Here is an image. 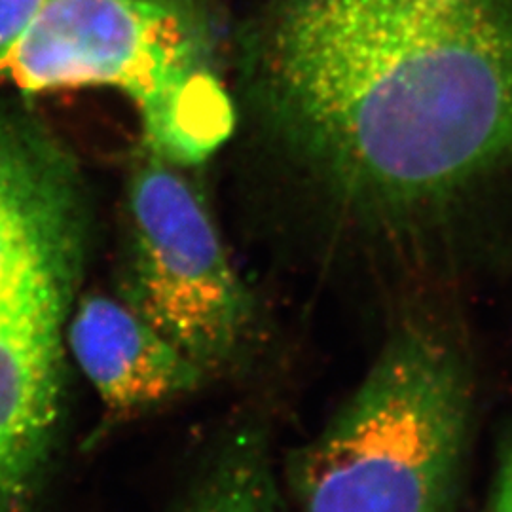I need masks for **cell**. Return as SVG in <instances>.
Here are the masks:
<instances>
[{
    "label": "cell",
    "mask_w": 512,
    "mask_h": 512,
    "mask_svg": "<svg viewBox=\"0 0 512 512\" xmlns=\"http://www.w3.org/2000/svg\"><path fill=\"white\" fill-rule=\"evenodd\" d=\"M171 2H173V0H171Z\"/></svg>",
    "instance_id": "obj_9"
},
{
    "label": "cell",
    "mask_w": 512,
    "mask_h": 512,
    "mask_svg": "<svg viewBox=\"0 0 512 512\" xmlns=\"http://www.w3.org/2000/svg\"><path fill=\"white\" fill-rule=\"evenodd\" d=\"M21 92L109 86L141 116L148 150L200 164L230 137L234 109L202 40L171 0H46L0 57Z\"/></svg>",
    "instance_id": "obj_3"
},
{
    "label": "cell",
    "mask_w": 512,
    "mask_h": 512,
    "mask_svg": "<svg viewBox=\"0 0 512 512\" xmlns=\"http://www.w3.org/2000/svg\"><path fill=\"white\" fill-rule=\"evenodd\" d=\"M469 421V385L452 349L429 332H401L294 459L302 512H442Z\"/></svg>",
    "instance_id": "obj_2"
},
{
    "label": "cell",
    "mask_w": 512,
    "mask_h": 512,
    "mask_svg": "<svg viewBox=\"0 0 512 512\" xmlns=\"http://www.w3.org/2000/svg\"><path fill=\"white\" fill-rule=\"evenodd\" d=\"M65 344L114 414H137L175 401L207 376L122 298H82L69 313Z\"/></svg>",
    "instance_id": "obj_5"
},
{
    "label": "cell",
    "mask_w": 512,
    "mask_h": 512,
    "mask_svg": "<svg viewBox=\"0 0 512 512\" xmlns=\"http://www.w3.org/2000/svg\"><path fill=\"white\" fill-rule=\"evenodd\" d=\"M184 512H281L272 461L260 433L243 431L230 439Z\"/></svg>",
    "instance_id": "obj_6"
},
{
    "label": "cell",
    "mask_w": 512,
    "mask_h": 512,
    "mask_svg": "<svg viewBox=\"0 0 512 512\" xmlns=\"http://www.w3.org/2000/svg\"><path fill=\"white\" fill-rule=\"evenodd\" d=\"M128 236L120 298L207 374L230 365L255 325L251 294L202 194L152 150L129 181Z\"/></svg>",
    "instance_id": "obj_4"
},
{
    "label": "cell",
    "mask_w": 512,
    "mask_h": 512,
    "mask_svg": "<svg viewBox=\"0 0 512 512\" xmlns=\"http://www.w3.org/2000/svg\"><path fill=\"white\" fill-rule=\"evenodd\" d=\"M44 2L46 0H0V57L23 37Z\"/></svg>",
    "instance_id": "obj_7"
},
{
    "label": "cell",
    "mask_w": 512,
    "mask_h": 512,
    "mask_svg": "<svg viewBox=\"0 0 512 512\" xmlns=\"http://www.w3.org/2000/svg\"><path fill=\"white\" fill-rule=\"evenodd\" d=\"M258 82L353 205L416 211L512 164V0H281Z\"/></svg>",
    "instance_id": "obj_1"
},
{
    "label": "cell",
    "mask_w": 512,
    "mask_h": 512,
    "mask_svg": "<svg viewBox=\"0 0 512 512\" xmlns=\"http://www.w3.org/2000/svg\"><path fill=\"white\" fill-rule=\"evenodd\" d=\"M495 512H512V444L505 450V456L499 467Z\"/></svg>",
    "instance_id": "obj_8"
}]
</instances>
